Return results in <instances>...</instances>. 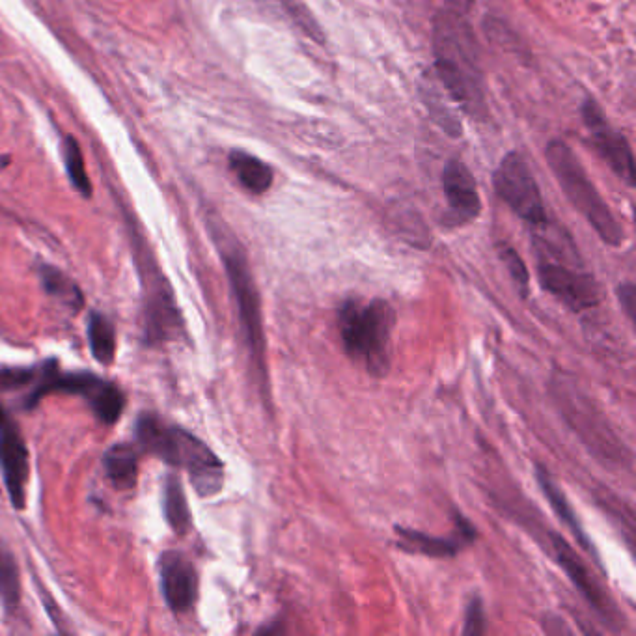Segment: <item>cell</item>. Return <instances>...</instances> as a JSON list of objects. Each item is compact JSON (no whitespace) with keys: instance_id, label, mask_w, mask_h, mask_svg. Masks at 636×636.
<instances>
[{"instance_id":"cell-1","label":"cell","mask_w":636,"mask_h":636,"mask_svg":"<svg viewBox=\"0 0 636 636\" xmlns=\"http://www.w3.org/2000/svg\"><path fill=\"white\" fill-rule=\"evenodd\" d=\"M135 433L144 452L163 459L170 467L189 472L191 484L200 497L221 493L224 465L208 444L191 431L165 424L157 416L142 415Z\"/></svg>"},{"instance_id":"cell-2","label":"cell","mask_w":636,"mask_h":636,"mask_svg":"<svg viewBox=\"0 0 636 636\" xmlns=\"http://www.w3.org/2000/svg\"><path fill=\"white\" fill-rule=\"evenodd\" d=\"M461 17L452 12L439 15L433 28V45L444 92L463 111L476 116L485 109L484 79L471 28Z\"/></svg>"},{"instance_id":"cell-3","label":"cell","mask_w":636,"mask_h":636,"mask_svg":"<svg viewBox=\"0 0 636 636\" xmlns=\"http://www.w3.org/2000/svg\"><path fill=\"white\" fill-rule=\"evenodd\" d=\"M396 323L385 299H347L338 308V332L347 355L374 377L390 370V342Z\"/></svg>"},{"instance_id":"cell-4","label":"cell","mask_w":636,"mask_h":636,"mask_svg":"<svg viewBox=\"0 0 636 636\" xmlns=\"http://www.w3.org/2000/svg\"><path fill=\"white\" fill-rule=\"evenodd\" d=\"M211 236L215 239L217 250L221 254L230 288L236 299L237 316L241 331L249 347L250 357L260 372L263 381H267L265 370V332H263L262 301L256 288V282L250 273L249 260L236 237L224 228L221 222L211 224Z\"/></svg>"},{"instance_id":"cell-5","label":"cell","mask_w":636,"mask_h":636,"mask_svg":"<svg viewBox=\"0 0 636 636\" xmlns=\"http://www.w3.org/2000/svg\"><path fill=\"white\" fill-rule=\"evenodd\" d=\"M545 157L551 165L556 180L562 191L566 193L569 202L581 213L586 221L592 224L597 236L601 237L610 247H620L623 243V228L616 217L612 215L609 206L603 202L601 194L597 193L594 183L588 178L579 157H575L573 150L564 140H551L547 144Z\"/></svg>"},{"instance_id":"cell-6","label":"cell","mask_w":636,"mask_h":636,"mask_svg":"<svg viewBox=\"0 0 636 636\" xmlns=\"http://www.w3.org/2000/svg\"><path fill=\"white\" fill-rule=\"evenodd\" d=\"M49 394L83 398L92 413L107 426L118 422L125 409V396L111 381L90 372H60L55 360L36 366V377L25 396V409H34Z\"/></svg>"},{"instance_id":"cell-7","label":"cell","mask_w":636,"mask_h":636,"mask_svg":"<svg viewBox=\"0 0 636 636\" xmlns=\"http://www.w3.org/2000/svg\"><path fill=\"white\" fill-rule=\"evenodd\" d=\"M493 183L498 196L523 221L534 228H545L549 224L538 183L519 153H508L500 161Z\"/></svg>"},{"instance_id":"cell-8","label":"cell","mask_w":636,"mask_h":636,"mask_svg":"<svg viewBox=\"0 0 636 636\" xmlns=\"http://www.w3.org/2000/svg\"><path fill=\"white\" fill-rule=\"evenodd\" d=\"M140 278L144 290V314H146V336L152 344L174 340L181 334V316L174 291L168 280L152 262L139 258Z\"/></svg>"},{"instance_id":"cell-9","label":"cell","mask_w":636,"mask_h":636,"mask_svg":"<svg viewBox=\"0 0 636 636\" xmlns=\"http://www.w3.org/2000/svg\"><path fill=\"white\" fill-rule=\"evenodd\" d=\"M0 469L12 506L23 510L27 504L30 456L21 429L8 415L0 420Z\"/></svg>"},{"instance_id":"cell-10","label":"cell","mask_w":636,"mask_h":636,"mask_svg":"<svg viewBox=\"0 0 636 636\" xmlns=\"http://www.w3.org/2000/svg\"><path fill=\"white\" fill-rule=\"evenodd\" d=\"M538 277L541 288L571 310H588L601 301V290L595 278L564 263L540 262Z\"/></svg>"},{"instance_id":"cell-11","label":"cell","mask_w":636,"mask_h":636,"mask_svg":"<svg viewBox=\"0 0 636 636\" xmlns=\"http://www.w3.org/2000/svg\"><path fill=\"white\" fill-rule=\"evenodd\" d=\"M582 118L592 135V144L599 155L609 163L610 168L622 178L629 187L635 185V161L629 142L618 131L610 127L605 114L594 99H588L582 105Z\"/></svg>"},{"instance_id":"cell-12","label":"cell","mask_w":636,"mask_h":636,"mask_svg":"<svg viewBox=\"0 0 636 636\" xmlns=\"http://www.w3.org/2000/svg\"><path fill=\"white\" fill-rule=\"evenodd\" d=\"M443 189L450 209L446 215V222L450 226L469 224L480 215L482 202L476 181L472 178L469 168L459 159H452L444 166Z\"/></svg>"},{"instance_id":"cell-13","label":"cell","mask_w":636,"mask_h":636,"mask_svg":"<svg viewBox=\"0 0 636 636\" xmlns=\"http://www.w3.org/2000/svg\"><path fill=\"white\" fill-rule=\"evenodd\" d=\"M159 575L168 609L176 614L193 609L198 597V579L193 562L180 551H166L159 560Z\"/></svg>"},{"instance_id":"cell-14","label":"cell","mask_w":636,"mask_h":636,"mask_svg":"<svg viewBox=\"0 0 636 636\" xmlns=\"http://www.w3.org/2000/svg\"><path fill=\"white\" fill-rule=\"evenodd\" d=\"M454 523H456V534L452 538H439V536L418 532L413 528L396 525L394 526V532L398 536L396 547L403 553L422 554L429 558H452L463 549V545H469L476 538L474 526L461 513H454Z\"/></svg>"},{"instance_id":"cell-15","label":"cell","mask_w":636,"mask_h":636,"mask_svg":"<svg viewBox=\"0 0 636 636\" xmlns=\"http://www.w3.org/2000/svg\"><path fill=\"white\" fill-rule=\"evenodd\" d=\"M553 540L554 553L558 558V564L566 571L569 581L577 586V590L581 592L582 597L594 607L597 612H601L603 616H610L614 612V605L610 603L609 595L603 592V588L595 582L594 577L590 575L588 567L582 564L581 558L571 549V545L564 538L551 534Z\"/></svg>"},{"instance_id":"cell-16","label":"cell","mask_w":636,"mask_h":636,"mask_svg":"<svg viewBox=\"0 0 636 636\" xmlns=\"http://www.w3.org/2000/svg\"><path fill=\"white\" fill-rule=\"evenodd\" d=\"M536 478H538V484H540L543 495L551 502V508H553L554 513L558 515V519L571 530V534L577 538L579 545H581L584 551L595 554L592 541L588 540V536L584 534L581 521H579L575 510L571 508L566 493L560 489V485L556 484L553 476L549 474V471L543 469L540 465H536Z\"/></svg>"},{"instance_id":"cell-17","label":"cell","mask_w":636,"mask_h":636,"mask_svg":"<svg viewBox=\"0 0 636 636\" xmlns=\"http://www.w3.org/2000/svg\"><path fill=\"white\" fill-rule=\"evenodd\" d=\"M139 461V452L133 444H114L103 457L107 478L116 489H133L139 482Z\"/></svg>"},{"instance_id":"cell-18","label":"cell","mask_w":636,"mask_h":636,"mask_svg":"<svg viewBox=\"0 0 636 636\" xmlns=\"http://www.w3.org/2000/svg\"><path fill=\"white\" fill-rule=\"evenodd\" d=\"M228 161H230V168L236 174L237 180L249 193L263 194L271 189L275 174H273V168L267 163H263L262 159H258L250 153L236 150V152L230 153Z\"/></svg>"},{"instance_id":"cell-19","label":"cell","mask_w":636,"mask_h":636,"mask_svg":"<svg viewBox=\"0 0 636 636\" xmlns=\"http://www.w3.org/2000/svg\"><path fill=\"white\" fill-rule=\"evenodd\" d=\"M0 599L4 610L12 614L21 605V577L14 551L0 538Z\"/></svg>"},{"instance_id":"cell-20","label":"cell","mask_w":636,"mask_h":636,"mask_svg":"<svg viewBox=\"0 0 636 636\" xmlns=\"http://www.w3.org/2000/svg\"><path fill=\"white\" fill-rule=\"evenodd\" d=\"M165 519L178 536H185L191 528V510L178 476H168L166 480Z\"/></svg>"},{"instance_id":"cell-21","label":"cell","mask_w":636,"mask_h":636,"mask_svg":"<svg viewBox=\"0 0 636 636\" xmlns=\"http://www.w3.org/2000/svg\"><path fill=\"white\" fill-rule=\"evenodd\" d=\"M88 340H90L92 355H94V359L99 364L109 366V364L114 362V357H116V331H114L111 319L105 318L99 312H92L90 321H88Z\"/></svg>"},{"instance_id":"cell-22","label":"cell","mask_w":636,"mask_h":636,"mask_svg":"<svg viewBox=\"0 0 636 636\" xmlns=\"http://www.w3.org/2000/svg\"><path fill=\"white\" fill-rule=\"evenodd\" d=\"M42 284L45 291L51 297H56L62 305L70 306L71 310L83 308L84 299L81 288L60 269H56L53 265H43Z\"/></svg>"},{"instance_id":"cell-23","label":"cell","mask_w":636,"mask_h":636,"mask_svg":"<svg viewBox=\"0 0 636 636\" xmlns=\"http://www.w3.org/2000/svg\"><path fill=\"white\" fill-rule=\"evenodd\" d=\"M62 157H64V165H66V172H68L73 189L77 193L83 194L84 198H90L92 196V181L86 174L83 150L73 135H68L62 142Z\"/></svg>"},{"instance_id":"cell-24","label":"cell","mask_w":636,"mask_h":636,"mask_svg":"<svg viewBox=\"0 0 636 636\" xmlns=\"http://www.w3.org/2000/svg\"><path fill=\"white\" fill-rule=\"evenodd\" d=\"M280 8L286 12L295 27L301 28L306 36H310L314 42L323 43V32L319 28L318 21L306 10L299 0H277Z\"/></svg>"},{"instance_id":"cell-25","label":"cell","mask_w":636,"mask_h":636,"mask_svg":"<svg viewBox=\"0 0 636 636\" xmlns=\"http://www.w3.org/2000/svg\"><path fill=\"white\" fill-rule=\"evenodd\" d=\"M498 256H500L502 262L506 263V267H508V271H510V275H512L513 282L517 284L521 295L528 297V293H530V273H528V269H526L523 258L519 256V252L513 249V247H510V245L502 243V245H498Z\"/></svg>"},{"instance_id":"cell-26","label":"cell","mask_w":636,"mask_h":636,"mask_svg":"<svg viewBox=\"0 0 636 636\" xmlns=\"http://www.w3.org/2000/svg\"><path fill=\"white\" fill-rule=\"evenodd\" d=\"M485 631L484 603L480 597H472L465 616L463 635H482Z\"/></svg>"},{"instance_id":"cell-27","label":"cell","mask_w":636,"mask_h":636,"mask_svg":"<svg viewBox=\"0 0 636 636\" xmlns=\"http://www.w3.org/2000/svg\"><path fill=\"white\" fill-rule=\"evenodd\" d=\"M618 299L622 303V308L627 314L629 321H635L636 291L633 282H623L618 286Z\"/></svg>"},{"instance_id":"cell-28","label":"cell","mask_w":636,"mask_h":636,"mask_svg":"<svg viewBox=\"0 0 636 636\" xmlns=\"http://www.w3.org/2000/svg\"><path fill=\"white\" fill-rule=\"evenodd\" d=\"M448 12L456 15H467L472 8V0H443Z\"/></svg>"},{"instance_id":"cell-29","label":"cell","mask_w":636,"mask_h":636,"mask_svg":"<svg viewBox=\"0 0 636 636\" xmlns=\"http://www.w3.org/2000/svg\"><path fill=\"white\" fill-rule=\"evenodd\" d=\"M6 415H8V413L4 411V407H2V403H0V420H2V418H4V416Z\"/></svg>"}]
</instances>
